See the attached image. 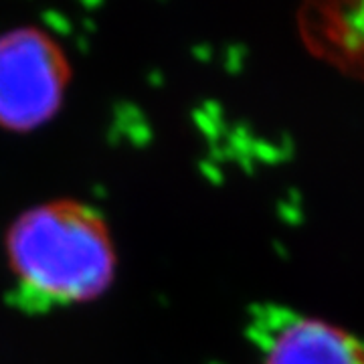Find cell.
Listing matches in <instances>:
<instances>
[{"label": "cell", "instance_id": "6da1fadb", "mask_svg": "<svg viewBox=\"0 0 364 364\" xmlns=\"http://www.w3.org/2000/svg\"><path fill=\"white\" fill-rule=\"evenodd\" d=\"M9 257L26 291L61 304L95 298L114 275L104 223L71 203L23 215L9 235Z\"/></svg>", "mask_w": 364, "mask_h": 364}, {"label": "cell", "instance_id": "3957f363", "mask_svg": "<svg viewBox=\"0 0 364 364\" xmlns=\"http://www.w3.org/2000/svg\"><path fill=\"white\" fill-rule=\"evenodd\" d=\"M265 364H364V350L336 326L299 318L273 334Z\"/></svg>", "mask_w": 364, "mask_h": 364}, {"label": "cell", "instance_id": "7a4b0ae2", "mask_svg": "<svg viewBox=\"0 0 364 364\" xmlns=\"http://www.w3.org/2000/svg\"><path fill=\"white\" fill-rule=\"evenodd\" d=\"M65 63L51 41L35 31L0 37V124L13 130L39 126L57 109Z\"/></svg>", "mask_w": 364, "mask_h": 364}]
</instances>
